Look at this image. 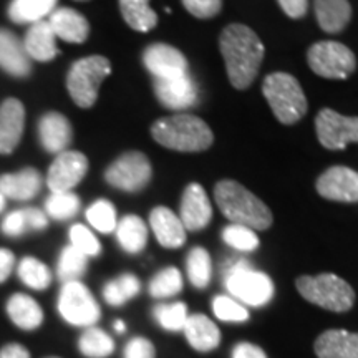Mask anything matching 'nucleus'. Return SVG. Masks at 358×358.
Segmentation results:
<instances>
[{"label": "nucleus", "mask_w": 358, "mask_h": 358, "mask_svg": "<svg viewBox=\"0 0 358 358\" xmlns=\"http://www.w3.org/2000/svg\"><path fill=\"white\" fill-rule=\"evenodd\" d=\"M70 245L78 249L87 257H96L101 254V244L98 237L83 224H73L70 227Z\"/></svg>", "instance_id": "42"}, {"label": "nucleus", "mask_w": 358, "mask_h": 358, "mask_svg": "<svg viewBox=\"0 0 358 358\" xmlns=\"http://www.w3.org/2000/svg\"><path fill=\"white\" fill-rule=\"evenodd\" d=\"M151 136L158 145L179 153H199L213 145L209 124L194 115H171L151 127Z\"/></svg>", "instance_id": "3"}, {"label": "nucleus", "mask_w": 358, "mask_h": 358, "mask_svg": "<svg viewBox=\"0 0 358 358\" xmlns=\"http://www.w3.org/2000/svg\"><path fill=\"white\" fill-rule=\"evenodd\" d=\"M88 267V257L75 249L73 245H66L62 249L57 264V277L62 284L80 280Z\"/></svg>", "instance_id": "35"}, {"label": "nucleus", "mask_w": 358, "mask_h": 358, "mask_svg": "<svg viewBox=\"0 0 358 358\" xmlns=\"http://www.w3.org/2000/svg\"><path fill=\"white\" fill-rule=\"evenodd\" d=\"M222 241L229 248L241 252H252L259 248V237L256 231L241 224H229L222 229Z\"/></svg>", "instance_id": "40"}, {"label": "nucleus", "mask_w": 358, "mask_h": 358, "mask_svg": "<svg viewBox=\"0 0 358 358\" xmlns=\"http://www.w3.org/2000/svg\"><path fill=\"white\" fill-rule=\"evenodd\" d=\"M55 34H53L48 20H40L30 25L29 32L24 38V47L30 60L37 62H50L58 55V48L55 42Z\"/></svg>", "instance_id": "26"}, {"label": "nucleus", "mask_w": 358, "mask_h": 358, "mask_svg": "<svg viewBox=\"0 0 358 358\" xmlns=\"http://www.w3.org/2000/svg\"><path fill=\"white\" fill-rule=\"evenodd\" d=\"M319 358H358V334L343 329H330L313 343Z\"/></svg>", "instance_id": "23"}, {"label": "nucleus", "mask_w": 358, "mask_h": 358, "mask_svg": "<svg viewBox=\"0 0 358 358\" xmlns=\"http://www.w3.org/2000/svg\"><path fill=\"white\" fill-rule=\"evenodd\" d=\"M116 241L128 254H140L148 244V227L140 216L128 214L116 224Z\"/></svg>", "instance_id": "28"}, {"label": "nucleus", "mask_w": 358, "mask_h": 358, "mask_svg": "<svg viewBox=\"0 0 358 358\" xmlns=\"http://www.w3.org/2000/svg\"><path fill=\"white\" fill-rule=\"evenodd\" d=\"M0 358H32L30 350L19 342H8L0 348Z\"/></svg>", "instance_id": "50"}, {"label": "nucleus", "mask_w": 358, "mask_h": 358, "mask_svg": "<svg viewBox=\"0 0 358 358\" xmlns=\"http://www.w3.org/2000/svg\"><path fill=\"white\" fill-rule=\"evenodd\" d=\"M219 48L232 87L249 88L264 60V43L259 35L248 25L231 24L221 32Z\"/></svg>", "instance_id": "1"}, {"label": "nucleus", "mask_w": 358, "mask_h": 358, "mask_svg": "<svg viewBox=\"0 0 358 358\" xmlns=\"http://www.w3.org/2000/svg\"><path fill=\"white\" fill-rule=\"evenodd\" d=\"M231 358H267L266 352L250 342H239L231 352Z\"/></svg>", "instance_id": "46"}, {"label": "nucleus", "mask_w": 358, "mask_h": 358, "mask_svg": "<svg viewBox=\"0 0 358 358\" xmlns=\"http://www.w3.org/2000/svg\"><path fill=\"white\" fill-rule=\"evenodd\" d=\"M42 189V174L35 168H25L19 173L0 176V192L8 199H34Z\"/></svg>", "instance_id": "25"}, {"label": "nucleus", "mask_w": 358, "mask_h": 358, "mask_svg": "<svg viewBox=\"0 0 358 358\" xmlns=\"http://www.w3.org/2000/svg\"><path fill=\"white\" fill-rule=\"evenodd\" d=\"M87 171V156L80 151H64L50 164L47 185L52 192H69L82 181Z\"/></svg>", "instance_id": "12"}, {"label": "nucleus", "mask_w": 358, "mask_h": 358, "mask_svg": "<svg viewBox=\"0 0 358 358\" xmlns=\"http://www.w3.org/2000/svg\"><path fill=\"white\" fill-rule=\"evenodd\" d=\"M123 358H156V348L151 340L133 337L123 348Z\"/></svg>", "instance_id": "45"}, {"label": "nucleus", "mask_w": 358, "mask_h": 358, "mask_svg": "<svg viewBox=\"0 0 358 358\" xmlns=\"http://www.w3.org/2000/svg\"><path fill=\"white\" fill-rule=\"evenodd\" d=\"M213 313L216 319L229 324H243L249 320L248 307L237 302L231 295H217L213 299Z\"/></svg>", "instance_id": "41"}, {"label": "nucleus", "mask_w": 358, "mask_h": 358, "mask_svg": "<svg viewBox=\"0 0 358 358\" xmlns=\"http://www.w3.org/2000/svg\"><path fill=\"white\" fill-rule=\"evenodd\" d=\"M224 285L232 299L249 307H264L274 297L271 277L249 266L245 259H232L224 271Z\"/></svg>", "instance_id": "4"}, {"label": "nucleus", "mask_w": 358, "mask_h": 358, "mask_svg": "<svg viewBox=\"0 0 358 358\" xmlns=\"http://www.w3.org/2000/svg\"><path fill=\"white\" fill-rule=\"evenodd\" d=\"M45 358H60V357H45Z\"/></svg>", "instance_id": "53"}, {"label": "nucleus", "mask_w": 358, "mask_h": 358, "mask_svg": "<svg viewBox=\"0 0 358 358\" xmlns=\"http://www.w3.org/2000/svg\"><path fill=\"white\" fill-rule=\"evenodd\" d=\"M313 7L320 29L329 34L342 32L352 19L348 0H315Z\"/></svg>", "instance_id": "27"}, {"label": "nucleus", "mask_w": 358, "mask_h": 358, "mask_svg": "<svg viewBox=\"0 0 358 358\" xmlns=\"http://www.w3.org/2000/svg\"><path fill=\"white\" fill-rule=\"evenodd\" d=\"M113 329H115L116 334H124V332H127V324H124L123 320H116L113 324Z\"/></svg>", "instance_id": "51"}, {"label": "nucleus", "mask_w": 358, "mask_h": 358, "mask_svg": "<svg viewBox=\"0 0 358 358\" xmlns=\"http://www.w3.org/2000/svg\"><path fill=\"white\" fill-rule=\"evenodd\" d=\"M282 10H284L290 19H302L307 13L308 2L307 0H277Z\"/></svg>", "instance_id": "48"}, {"label": "nucleus", "mask_w": 358, "mask_h": 358, "mask_svg": "<svg viewBox=\"0 0 358 358\" xmlns=\"http://www.w3.org/2000/svg\"><path fill=\"white\" fill-rule=\"evenodd\" d=\"M299 294L306 301L330 312H348L355 303V290L335 274L301 275L295 282Z\"/></svg>", "instance_id": "6"}, {"label": "nucleus", "mask_w": 358, "mask_h": 358, "mask_svg": "<svg viewBox=\"0 0 358 358\" xmlns=\"http://www.w3.org/2000/svg\"><path fill=\"white\" fill-rule=\"evenodd\" d=\"M322 198L338 203H358V173L347 166H332L317 179Z\"/></svg>", "instance_id": "14"}, {"label": "nucleus", "mask_w": 358, "mask_h": 358, "mask_svg": "<svg viewBox=\"0 0 358 358\" xmlns=\"http://www.w3.org/2000/svg\"><path fill=\"white\" fill-rule=\"evenodd\" d=\"M153 299H169L182 290V275L176 267H166L159 271L148 285Z\"/></svg>", "instance_id": "38"}, {"label": "nucleus", "mask_w": 358, "mask_h": 358, "mask_svg": "<svg viewBox=\"0 0 358 358\" xmlns=\"http://www.w3.org/2000/svg\"><path fill=\"white\" fill-rule=\"evenodd\" d=\"M55 37L65 40L69 43L87 42L90 35V24L87 17L70 7L55 8L48 19Z\"/></svg>", "instance_id": "22"}, {"label": "nucleus", "mask_w": 358, "mask_h": 358, "mask_svg": "<svg viewBox=\"0 0 358 358\" xmlns=\"http://www.w3.org/2000/svg\"><path fill=\"white\" fill-rule=\"evenodd\" d=\"M111 73V64L106 57L92 55L80 58L70 66L66 75V88L80 108H92L96 103L98 90Z\"/></svg>", "instance_id": "7"}, {"label": "nucleus", "mask_w": 358, "mask_h": 358, "mask_svg": "<svg viewBox=\"0 0 358 358\" xmlns=\"http://www.w3.org/2000/svg\"><path fill=\"white\" fill-rule=\"evenodd\" d=\"M150 226L156 241L166 249H179L186 243V229L181 219L166 206H158L150 214Z\"/></svg>", "instance_id": "19"}, {"label": "nucleus", "mask_w": 358, "mask_h": 358, "mask_svg": "<svg viewBox=\"0 0 358 358\" xmlns=\"http://www.w3.org/2000/svg\"><path fill=\"white\" fill-rule=\"evenodd\" d=\"M143 64L155 78H176L187 75L189 65L186 57L168 43H153L143 53Z\"/></svg>", "instance_id": "13"}, {"label": "nucleus", "mask_w": 358, "mask_h": 358, "mask_svg": "<svg viewBox=\"0 0 358 358\" xmlns=\"http://www.w3.org/2000/svg\"><path fill=\"white\" fill-rule=\"evenodd\" d=\"M120 10L127 24L136 32H150L158 24V15L150 0H120Z\"/></svg>", "instance_id": "30"}, {"label": "nucleus", "mask_w": 358, "mask_h": 358, "mask_svg": "<svg viewBox=\"0 0 358 358\" xmlns=\"http://www.w3.org/2000/svg\"><path fill=\"white\" fill-rule=\"evenodd\" d=\"M179 211H181L179 219H181L186 231L198 232L204 229L211 222L213 217V206L204 187L198 182H192V185L187 186L182 192L181 209Z\"/></svg>", "instance_id": "16"}, {"label": "nucleus", "mask_w": 358, "mask_h": 358, "mask_svg": "<svg viewBox=\"0 0 358 358\" xmlns=\"http://www.w3.org/2000/svg\"><path fill=\"white\" fill-rule=\"evenodd\" d=\"M58 0H12L8 17L15 24H35L55 10Z\"/></svg>", "instance_id": "31"}, {"label": "nucleus", "mask_w": 358, "mask_h": 358, "mask_svg": "<svg viewBox=\"0 0 358 358\" xmlns=\"http://www.w3.org/2000/svg\"><path fill=\"white\" fill-rule=\"evenodd\" d=\"M77 2H87V0H77Z\"/></svg>", "instance_id": "54"}, {"label": "nucleus", "mask_w": 358, "mask_h": 358, "mask_svg": "<svg viewBox=\"0 0 358 358\" xmlns=\"http://www.w3.org/2000/svg\"><path fill=\"white\" fill-rule=\"evenodd\" d=\"M57 310L62 320L71 327L88 329L101 317L100 303L83 282L73 280L62 285L57 299Z\"/></svg>", "instance_id": "8"}, {"label": "nucleus", "mask_w": 358, "mask_h": 358, "mask_svg": "<svg viewBox=\"0 0 358 358\" xmlns=\"http://www.w3.org/2000/svg\"><path fill=\"white\" fill-rule=\"evenodd\" d=\"M182 334H185L187 343L201 353L216 350L221 343V332H219L217 325L203 313H192L187 317Z\"/></svg>", "instance_id": "24"}, {"label": "nucleus", "mask_w": 358, "mask_h": 358, "mask_svg": "<svg viewBox=\"0 0 358 358\" xmlns=\"http://www.w3.org/2000/svg\"><path fill=\"white\" fill-rule=\"evenodd\" d=\"M214 198L221 213L232 224L266 231L272 226V213L256 194L232 179H222L214 187Z\"/></svg>", "instance_id": "2"}, {"label": "nucleus", "mask_w": 358, "mask_h": 358, "mask_svg": "<svg viewBox=\"0 0 358 358\" xmlns=\"http://www.w3.org/2000/svg\"><path fill=\"white\" fill-rule=\"evenodd\" d=\"M3 209H6V196H3L2 192H0V213H2Z\"/></svg>", "instance_id": "52"}, {"label": "nucleus", "mask_w": 358, "mask_h": 358, "mask_svg": "<svg viewBox=\"0 0 358 358\" xmlns=\"http://www.w3.org/2000/svg\"><path fill=\"white\" fill-rule=\"evenodd\" d=\"M25 108L17 98H7L0 106V155H10L22 140Z\"/></svg>", "instance_id": "17"}, {"label": "nucleus", "mask_w": 358, "mask_h": 358, "mask_svg": "<svg viewBox=\"0 0 358 358\" xmlns=\"http://www.w3.org/2000/svg\"><path fill=\"white\" fill-rule=\"evenodd\" d=\"M17 275L25 287L32 290H47L52 285L53 274L47 264L37 257H24L17 266Z\"/></svg>", "instance_id": "33"}, {"label": "nucleus", "mask_w": 358, "mask_h": 358, "mask_svg": "<svg viewBox=\"0 0 358 358\" xmlns=\"http://www.w3.org/2000/svg\"><path fill=\"white\" fill-rule=\"evenodd\" d=\"M80 198L73 192H52L45 203V214L55 221H69L80 211Z\"/></svg>", "instance_id": "37"}, {"label": "nucleus", "mask_w": 358, "mask_h": 358, "mask_svg": "<svg viewBox=\"0 0 358 358\" xmlns=\"http://www.w3.org/2000/svg\"><path fill=\"white\" fill-rule=\"evenodd\" d=\"M262 93L280 123L294 124L307 113L306 93L299 80L290 73L275 71L267 75L262 83Z\"/></svg>", "instance_id": "5"}, {"label": "nucleus", "mask_w": 358, "mask_h": 358, "mask_svg": "<svg viewBox=\"0 0 358 358\" xmlns=\"http://www.w3.org/2000/svg\"><path fill=\"white\" fill-rule=\"evenodd\" d=\"M307 62L313 73L330 80H345L357 69L355 53L334 40L313 43L307 52Z\"/></svg>", "instance_id": "9"}, {"label": "nucleus", "mask_w": 358, "mask_h": 358, "mask_svg": "<svg viewBox=\"0 0 358 358\" xmlns=\"http://www.w3.org/2000/svg\"><path fill=\"white\" fill-rule=\"evenodd\" d=\"M0 69L17 78L29 77L32 60L27 55L24 42L7 29H0Z\"/></svg>", "instance_id": "18"}, {"label": "nucleus", "mask_w": 358, "mask_h": 358, "mask_svg": "<svg viewBox=\"0 0 358 358\" xmlns=\"http://www.w3.org/2000/svg\"><path fill=\"white\" fill-rule=\"evenodd\" d=\"M77 347L85 358H108L113 355L116 348L113 337L96 325L83 329Z\"/></svg>", "instance_id": "29"}, {"label": "nucleus", "mask_w": 358, "mask_h": 358, "mask_svg": "<svg viewBox=\"0 0 358 358\" xmlns=\"http://www.w3.org/2000/svg\"><path fill=\"white\" fill-rule=\"evenodd\" d=\"M155 95L169 110H185L194 106L199 92L189 73L176 78H155Z\"/></svg>", "instance_id": "15"}, {"label": "nucleus", "mask_w": 358, "mask_h": 358, "mask_svg": "<svg viewBox=\"0 0 358 358\" xmlns=\"http://www.w3.org/2000/svg\"><path fill=\"white\" fill-rule=\"evenodd\" d=\"M87 221L93 229L101 234H110L116 229L118 217H116L115 206L106 199H98L87 209Z\"/></svg>", "instance_id": "39"}, {"label": "nucleus", "mask_w": 358, "mask_h": 358, "mask_svg": "<svg viewBox=\"0 0 358 358\" xmlns=\"http://www.w3.org/2000/svg\"><path fill=\"white\" fill-rule=\"evenodd\" d=\"M151 174L153 169L146 155L141 151H128L106 168L105 179L116 189L140 192L150 185Z\"/></svg>", "instance_id": "10"}, {"label": "nucleus", "mask_w": 358, "mask_h": 358, "mask_svg": "<svg viewBox=\"0 0 358 358\" xmlns=\"http://www.w3.org/2000/svg\"><path fill=\"white\" fill-rule=\"evenodd\" d=\"M15 267V256L10 249L0 248V284H3L12 275Z\"/></svg>", "instance_id": "49"}, {"label": "nucleus", "mask_w": 358, "mask_h": 358, "mask_svg": "<svg viewBox=\"0 0 358 358\" xmlns=\"http://www.w3.org/2000/svg\"><path fill=\"white\" fill-rule=\"evenodd\" d=\"M27 224H29V231L38 232L48 227V216L37 208H27Z\"/></svg>", "instance_id": "47"}, {"label": "nucleus", "mask_w": 358, "mask_h": 358, "mask_svg": "<svg viewBox=\"0 0 358 358\" xmlns=\"http://www.w3.org/2000/svg\"><path fill=\"white\" fill-rule=\"evenodd\" d=\"M141 290V282L134 274H122L111 279L103 287V299L111 307H122L136 297Z\"/></svg>", "instance_id": "32"}, {"label": "nucleus", "mask_w": 358, "mask_h": 358, "mask_svg": "<svg viewBox=\"0 0 358 358\" xmlns=\"http://www.w3.org/2000/svg\"><path fill=\"white\" fill-rule=\"evenodd\" d=\"M8 320L24 332H35L43 325L45 313L40 303L30 295L17 292L8 297L6 303Z\"/></svg>", "instance_id": "20"}, {"label": "nucleus", "mask_w": 358, "mask_h": 358, "mask_svg": "<svg viewBox=\"0 0 358 358\" xmlns=\"http://www.w3.org/2000/svg\"><path fill=\"white\" fill-rule=\"evenodd\" d=\"M182 6L198 19H213L221 12L222 0H182Z\"/></svg>", "instance_id": "44"}, {"label": "nucleus", "mask_w": 358, "mask_h": 358, "mask_svg": "<svg viewBox=\"0 0 358 358\" xmlns=\"http://www.w3.org/2000/svg\"><path fill=\"white\" fill-rule=\"evenodd\" d=\"M315 129L320 145L327 150H343L350 143H358V116L324 108L317 115Z\"/></svg>", "instance_id": "11"}, {"label": "nucleus", "mask_w": 358, "mask_h": 358, "mask_svg": "<svg viewBox=\"0 0 358 358\" xmlns=\"http://www.w3.org/2000/svg\"><path fill=\"white\" fill-rule=\"evenodd\" d=\"M38 136L45 151L53 155H60L66 151V146L71 143V124L62 113L50 111L45 113L38 122Z\"/></svg>", "instance_id": "21"}, {"label": "nucleus", "mask_w": 358, "mask_h": 358, "mask_svg": "<svg viewBox=\"0 0 358 358\" xmlns=\"http://www.w3.org/2000/svg\"><path fill=\"white\" fill-rule=\"evenodd\" d=\"M187 279L196 289H206L213 277V261L204 248H192L186 257Z\"/></svg>", "instance_id": "34"}, {"label": "nucleus", "mask_w": 358, "mask_h": 358, "mask_svg": "<svg viewBox=\"0 0 358 358\" xmlns=\"http://www.w3.org/2000/svg\"><path fill=\"white\" fill-rule=\"evenodd\" d=\"M189 317L185 302L156 303L153 307V319L166 332H182Z\"/></svg>", "instance_id": "36"}, {"label": "nucleus", "mask_w": 358, "mask_h": 358, "mask_svg": "<svg viewBox=\"0 0 358 358\" xmlns=\"http://www.w3.org/2000/svg\"><path fill=\"white\" fill-rule=\"evenodd\" d=\"M0 231L7 237H20L25 232H29V224H27V214L25 209H17L12 211L3 217L2 224H0Z\"/></svg>", "instance_id": "43"}]
</instances>
